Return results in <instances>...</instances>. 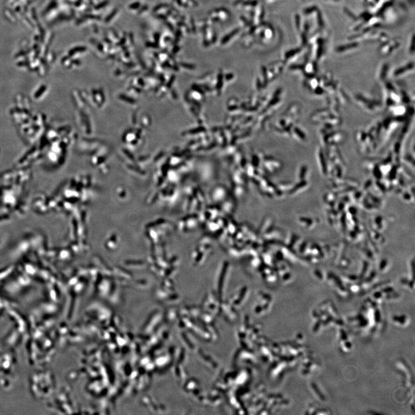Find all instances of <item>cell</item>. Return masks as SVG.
<instances>
[{
  "mask_svg": "<svg viewBox=\"0 0 415 415\" xmlns=\"http://www.w3.org/2000/svg\"><path fill=\"white\" fill-rule=\"evenodd\" d=\"M239 29H235L233 32H231L229 33V34L227 35L226 36H224L223 39L221 41V43L222 44H225L229 41L232 37L234 36L235 35H236L237 33L239 32Z\"/></svg>",
  "mask_w": 415,
  "mask_h": 415,
  "instance_id": "1",
  "label": "cell"
},
{
  "mask_svg": "<svg viewBox=\"0 0 415 415\" xmlns=\"http://www.w3.org/2000/svg\"><path fill=\"white\" fill-rule=\"evenodd\" d=\"M222 78H223L222 74H220L219 76V81H218V83H219L218 87H219H219H221V85H222Z\"/></svg>",
  "mask_w": 415,
  "mask_h": 415,
  "instance_id": "2",
  "label": "cell"
}]
</instances>
